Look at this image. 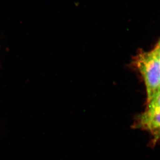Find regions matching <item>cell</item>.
<instances>
[{
    "instance_id": "obj_1",
    "label": "cell",
    "mask_w": 160,
    "mask_h": 160,
    "mask_svg": "<svg viewBox=\"0 0 160 160\" xmlns=\"http://www.w3.org/2000/svg\"><path fill=\"white\" fill-rule=\"evenodd\" d=\"M134 65L145 81L148 102L160 90V63L151 51L140 52L134 59Z\"/></svg>"
},
{
    "instance_id": "obj_3",
    "label": "cell",
    "mask_w": 160,
    "mask_h": 160,
    "mask_svg": "<svg viewBox=\"0 0 160 160\" xmlns=\"http://www.w3.org/2000/svg\"><path fill=\"white\" fill-rule=\"evenodd\" d=\"M147 110L160 111V90L153 96L151 100L148 102Z\"/></svg>"
},
{
    "instance_id": "obj_4",
    "label": "cell",
    "mask_w": 160,
    "mask_h": 160,
    "mask_svg": "<svg viewBox=\"0 0 160 160\" xmlns=\"http://www.w3.org/2000/svg\"><path fill=\"white\" fill-rule=\"evenodd\" d=\"M152 52L154 54V55L159 61L160 64V41L156 45V47L154 48V49L152 51Z\"/></svg>"
},
{
    "instance_id": "obj_2",
    "label": "cell",
    "mask_w": 160,
    "mask_h": 160,
    "mask_svg": "<svg viewBox=\"0 0 160 160\" xmlns=\"http://www.w3.org/2000/svg\"><path fill=\"white\" fill-rule=\"evenodd\" d=\"M134 126L145 130L153 137V143L160 139V111L147 110L138 116Z\"/></svg>"
}]
</instances>
